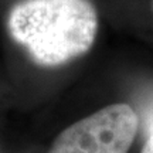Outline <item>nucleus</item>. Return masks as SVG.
<instances>
[{"label": "nucleus", "mask_w": 153, "mask_h": 153, "mask_svg": "<svg viewBox=\"0 0 153 153\" xmlns=\"http://www.w3.org/2000/svg\"><path fill=\"white\" fill-rule=\"evenodd\" d=\"M137 126L131 105H108L61 132L48 153H128Z\"/></svg>", "instance_id": "f03ea898"}, {"label": "nucleus", "mask_w": 153, "mask_h": 153, "mask_svg": "<svg viewBox=\"0 0 153 153\" xmlns=\"http://www.w3.org/2000/svg\"><path fill=\"white\" fill-rule=\"evenodd\" d=\"M140 153H153V123H152V128H150V133H149V136L146 139L145 145H143Z\"/></svg>", "instance_id": "7ed1b4c3"}, {"label": "nucleus", "mask_w": 153, "mask_h": 153, "mask_svg": "<svg viewBox=\"0 0 153 153\" xmlns=\"http://www.w3.org/2000/svg\"><path fill=\"white\" fill-rule=\"evenodd\" d=\"M9 31L43 67H58L88 53L98 33L89 0H24L9 14Z\"/></svg>", "instance_id": "f257e3e1"}]
</instances>
